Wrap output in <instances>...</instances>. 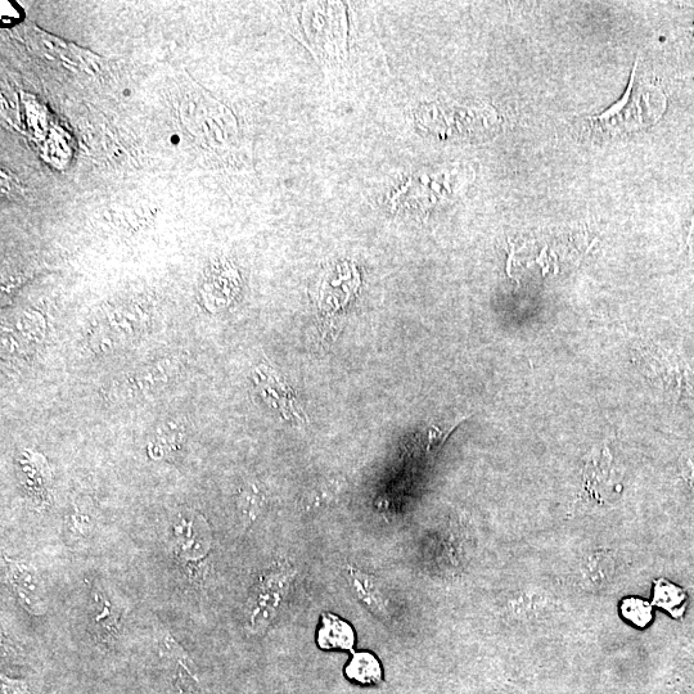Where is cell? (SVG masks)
Masks as SVG:
<instances>
[{
  "mask_svg": "<svg viewBox=\"0 0 694 694\" xmlns=\"http://www.w3.org/2000/svg\"><path fill=\"white\" fill-rule=\"evenodd\" d=\"M666 107L660 89L638 84L635 69L623 99L610 110L592 119V130L598 135L616 137L655 124Z\"/></svg>",
  "mask_w": 694,
  "mask_h": 694,
  "instance_id": "7a4b0ae2",
  "label": "cell"
},
{
  "mask_svg": "<svg viewBox=\"0 0 694 694\" xmlns=\"http://www.w3.org/2000/svg\"><path fill=\"white\" fill-rule=\"evenodd\" d=\"M170 142L174 144V146H177V144L180 143V137L177 134H174L173 137L170 138Z\"/></svg>",
  "mask_w": 694,
  "mask_h": 694,
  "instance_id": "7c38bea8",
  "label": "cell"
},
{
  "mask_svg": "<svg viewBox=\"0 0 694 694\" xmlns=\"http://www.w3.org/2000/svg\"><path fill=\"white\" fill-rule=\"evenodd\" d=\"M206 527L204 520L200 517L193 515L179 517V521L175 525V535H177L180 552L186 553L184 556H200V553L209 549V543L196 539L197 531L204 530Z\"/></svg>",
  "mask_w": 694,
  "mask_h": 694,
  "instance_id": "277c9868",
  "label": "cell"
},
{
  "mask_svg": "<svg viewBox=\"0 0 694 694\" xmlns=\"http://www.w3.org/2000/svg\"><path fill=\"white\" fill-rule=\"evenodd\" d=\"M682 472L688 484L694 490V453H687L682 458Z\"/></svg>",
  "mask_w": 694,
  "mask_h": 694,
  "instance_id": "8fae6325",
  "label": "cell"
},
{
  "mask_svg": "<svg viewBox=\"0 0 694 694\" xmlns=\"http://www.w3.org/2000/svg\"><path fill=\"white\" fill-rule=\"evenodd\" d=\"M652 606L664 608L673 617H682L686 611L687 593L665 579L657 580L653 588Z\"/></svg>",
  "mask_w": 694,
  "mask_h": 694,
  "instance_id": "8992f818",
  "label": "cell"
},
{
  "mask_svg": "<svg viewBox=\"0 0 694 694\" xmlns=\"http://www.w3.org/2000/svg\"><path fill=\"white\" fill-rule=\"evenodd\" d=\"M345 481L342 479H331L321 482L310 491L305 499L306 509H318L328 506L333 500L339 497Z\"/></svg>",
  "mask_w": 694,
  "mask_h": 694,
  "instance_id": "ba28073f",
  "label": "cell"
},
{
  "mask_svg": "<svg viewBox=\"0 0 694 694\" xmlns=\"http://www.w3.org/2000/svg\"><path fill=\"white\" fill-rule=\"evenodd\" d=\"M130 94H132V92H130L129 89L124 90V96L128 97V96H130Z\"/></svg>",
  "mask_w": 694,
  "mask_h": 694,
  "instance_id": "4fadbf2b",
  "label": "cell"
},
{
  "mask_svg": "<svg viewBox=\"0 0 694 694\" xmlns=\"http://www.w3.org/2000/svg\"><path fill=\"white\" fill-rule=\"evenodd\" d=\"M621 615L638 628H646L653 619L652 605L639 598H625L621 602Z\"/></svg>",
  "mask_w": 694,
  "mask_h": 694,
  "instance_id": "9c48e42d",
  "label": "cell"
},
{
  "mask_svg": "<svg viewBox=\"0 0 694 694\" xmlns=\"http://www.w3.org/2000/svg\"><path fill=\"white\" fill-rule=\"evenodd\" d=\"M345 674L347 678L363 686H372L382 680L380 661L368 652L355 653L353 660L347 665Z\"/></svg>",
  "mask_w": 694,
  "mask_h": 694,
  "instance_id": "5b68a950",
  "label": "cell"
},
{
  "mask_svg": "<svg viewBox=\"0 0 694 694\" xmlns=\"http://www.w3.org/2000/svg\"><path fill=\"white\" fill-rule=\"evenodd\" d=\"M612 561L606 554H594L584 566V574L593 584L605 583L612 574Z\"/></svg>",
  "mask_w": 694,
  "mask_h": 694,
  "instance_id": "30bf717a",
  "label": "cell"
},
{
  "mask_svg": "<svg viewBox=\"0 0 694 694\" xmlns=\"http://www.w3.org/2000/svg\"><path fill=\"white\" fill-rule=\"evenodd\" d=\"M264 504L263 490L259 489L256 484H247L241 490L240 498H238V511H240L242 524L250 526L263 511Z\"/></svg>",
  "mask_w": 694,
  "mask_h": 694,
  "instance_id": "52a82bcc",
  "label": "cell"
},
{
  "mask_svg": "<svg viewBox=\"0 0 694 694\" xmlns=\"http://www.w3.org/2000/svg\"><path fill=\"white\" fill-rule=\"evenodd\" d=\"M318 644L324 650H351L355 644L354 630L339 616L323 615Z\"/></svg>",
  "mask_w": 694,
  "mask_h": 694,
  "instance_id": "3957f363",
  "label": "cell"
},
{
  "mask_svg": "<svg viewBox=\"0 0 694 694\" xmlns=\"http://www.w3.org/2000/svg\"><path fill=\"white\" fill-rule=\"evenodd\" d=\"M304 43L327 75L340 69L347 58V18L342 3H305Z\"/></svg>",
  "mask_w": 694,
  "mask_h": 694,
  "instance_id": "6da1fadb",
  "label": "cell"
}]
</instances>
